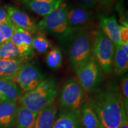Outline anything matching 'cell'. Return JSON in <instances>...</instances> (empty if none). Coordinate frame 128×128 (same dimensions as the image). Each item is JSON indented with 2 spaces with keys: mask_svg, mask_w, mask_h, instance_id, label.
I'll use <instances>...</instances> for the list:
<instances>
[{
  "mask_svg": "<svg viewBox=\"0 0 128 128\" xmlns=\"http://www.w3.org/2000/svg\"><path fill=\"white\" fill-rule=\"evenodd\" d=\"M120 93L122 98L124 110L126 114L128 113V74L123 75L120 82Z\"/></svg>",
  "mask_w": 128,
  "mask_h": 128,
  "instance_id": "cell-26",
  "label": "cell"
},
{
  "mask_svg": "<svg viewBox=\"0 0 128 128\" xmlns=\"http://www.w3.org/2000/svg\"><path fill=\"white\" fill-rule=\"evenodd\" d=\"M119 128H128V120L127 115L124 116L122 124L119 126Z\"/></svg>",
  "mask_w": 128,
  "mask_h": 128,
  "instance_id": "cell-33",
  "label": "cell"
},
{
  "mask_svg": "<svg viewBox=\"0 0 128 128\" xmlns=\"http://www.w3.org/2000/svg\"><path fill=\"white\" fill-rule=\"evenodd\" d=\"M4 7L12 24L16 27L27 30L33 35L41 32L38 23L22 10L12 5H6Z\"/></svg>",
  "mask_w": 128,
  "mask_h": 128,
  "instance_id": "cell-9",
  "label": "cell"
},
{
  "mask_svg": "<svg viewBox=\"0 0 128 128\" xmlns=\"http://www.w3.org/2000/svg\"><path fill=\"white\" fill-rule=\"evenodd\" d=\"M28 60L0 58V78L12 80Z\"/></svg>",
  "mask_w": 128,
  "mask_h": 128,
  "instance_id": "cell-15",
  "label": "cell"
},
{
  "mask_svg": "<svg viewBox=\"0 0 128 128\" xmlns=\"http://www.w3.org/2000/svg\"><path fill=\"white\" fill-rule=\"evenodd\" d=\"M76 74V80L86 93L93 92L103 81V72L92 54Z\"/></svg>",
  "mask_w": 128,
  "mask_h": 128,
  "instance_id": "cell-7",
  "label": "cell"
},
{
  "mask_svg": "<svg viewBox=\"0 0 128 128\" xmlns=\"http://www.w3.org/2000/svg\"><path fill=\"white\" fill-rule=\"evenodd\" d=\"M32 46L34 50L40 54H44L52 48V44L46 38L44 33L40 32L33 35Z\"/></svg>",
  "mask_w": 128,
  "mask_h": 128,
  "instance_id": "cell-22",
  "label": "cell"
},
{
  "mask_svg": "<svg viewBox=\"0 0 128 128\" xmlns=\"http://www.w3.org/2000/svg\"><path fill=\"white\" fill-rule=\"evenodd\" d=\"M119 46L122 50L128 55V42H121Z\"/></svg>",
  "mask_w": 128,
  "mask_h": 128,
  "instance_id": "cell-32",
  "label": "cell"
},
{
  "mask_svg": "<svg viewBox=\"0 0 128 128\" xmlns=\"http://www.w3.org/2000/svg\"><path fill=\"white\" fill-rule=\"evenodd\" d=\"M124 0H118V2H124Z\"/></svg>",
  "mask_w": 128,
  "mask_h": 128,
  "instance_id": "cell-35",
  "label": "cell"
},
{
  "mask_svg": "<svg viewBox=\"0 0 128 128\" xmlns=\"http://www.w3.org/2000/svg\"><path fill=\"white\" fill-rule=\"evenodd\" d=\"M88 100L97 115L100 128H119L128 116L120 92L115 86L96 92Z\"/></svg>",
  "mask_w": 128,
  "mask_h": 128,
  "instance_id": "cell-1",
  "label": "cell"
},
{
  "mask_svg": "<svg viewBox=\"0 0 128 128\" xmlns=\"http://www.w3.org/2000/svg\"><path fill=\"white\" fill-rule=\"evenodd\" d=\"M0 24H12L7 11L4 7H0Z\"/></svg>",
  "mask_w": 128,
  "mask_h": 128,
  "instance_id": "cell-28",
  "label": "cell"
},
{
  "mask_svg": "<svg viewBox=\"0 0 128 128\" xmlns=\"http://www.w3.org/2000/svg\"><path fill=\"white\" fill-rule=\"evenodd\" d=\"M82 4V7L92 10L98 4L99 0H78Z\"/></svg>",
  "mask_w": 128,
  "mask_h": 128,
  "instance_id": "cell-29",
  "label": "cell"
},
{
  "mask_svg": "<svg viewBox=\"0 0 128 128\" xmlns=\"http://www.w3.org/2000/svg\"><path fill=\"white\" fill-rule=\"evenodd\" d=\"M45 79L44 75L34 64L27 62L12 80L24 92L36 88Z\"/></svg>",
  "mask_w": 128,
  "mask_h": 128,
  "instance_id": "cell-8",
  "label": "cell"
},
{
  "mask_svg": "<svg viewBox=\"0 0 128 128\" xmlns=\"http://www.w3.org/2000/svg\"><path fill=\"white\" fill-rule=\"evenodd\" d=\"M86 94L76 79L67 78L60 92L59 102L62 111L80 113L81 106L86 100Z\"/></svg>",
  "mask_w": 128,
  "mask_h": 128,
  "instance_id": "cell-6",
  "label": "cell"
},
{
  "mask_svg": "<svg viewBox=\"0 0 128 128\" xmlns=\"http://www.w3.org/2000/svg\"><path fill=\"white\" fill-rule=\"evenodd\" d=\"M33 34L29 32L16 27L10 40L18 48L23 58L28 60L31 58L34 54L32 48V40Z\"/></svg>",
  "mask_w": 128,
  "mask_h": 128,
  "instance_id": "cell-10",
  "label": "cell"
},
{
  "mask_svg": "<svg viewBox=\"0 0 128 128\" xmlns=\"http://www.w3.org/2000/svg\"><path fill=\"white\" fill-rule=\"evenodd\" d=\"M116 8L118 12L120 17V23L122 26L128 27V12L124 7V2H117L116 5Z\"/></svg>",
  "mask_w": 128,
  "mask_h": 128,
  "instance_id": "cell-27",
  "label": "cell"
},
{
  "mask_svg": "<svg viewBox=\"0 0 128 128\" xmlns=\"http://www.w3.org/2000/svg\"><path fill=\"white\" fill-rule=\"evenodd\" d=\"M0 58L23 59L18 48L10 40L0 44Z\"/></svg>",
  "mask_w": 128,
  "mask_h": 128,
  "instance_id": "cell-24",
  "label": "cell"
},
{
  "mask_svg": "<svg viewBox=\"0 0 128 128\" xmlns=\"http://www.w3.org/2000/svg\"><path fill=\"white\" fill-rule=\"evenodd\" d=\"M15 28L12 24H0V44L10 40Z\"/></svg>",
  "mask_w": 128,
  "mask_h": 128,
  "instance_id": "cell-25",
  "label": "cell"
},
{
  "mask_svg": "<svg viewBox=\"0 0 128 128\" xmlns=\"http://www.w3.org/2000/svg\"><path fill=\"white\" fill-rule=\"evenodd\" d=\"M128 70V55L121 49L119 45H114L113 60V71L116 76H122Z\"/></svg>",
  "mask_w": 128,
  "mask_h": 128,
  "instance_id": "cell-21",
  "label": "cell"
},
{
  "mask_svg": "<svg viewBox=\"0 0 128 128\" xmlns=\"http://www.w3.org/2000/svg\"><path fill=\"white\" fill-rule=\"evenodd\" d=\"M114 4V0H99L98 4L102 9L105 11L109 10Z\"/></svg>",
  "mask_w": 128,
  "mask_h": 128,
  "instance_id": "cell-30",
  "label": "cell"
},
{
  "mask_svg": "<svg viewBox=\"0 0 128 128\" xmlns=\"http://www.w3.org/2000/svg\"><path fill=\"white\" fill-rule=\"evenodd\" d=\"M2 100H4V98H3V97H2V96L0 95V103H1Z\"/></svg>",
  "mask_w": 128,
  "mask_h": 128,
  "instance_id": "cell-34",
  "label": "cell"
},
{
  "mask_svg": "<svg viewBox=\"0 0 128 128\" xmlns=\"http://www.w3.org/2000/svg\"><path fill=\"white\" fill-rule=\"evenodd\" d=\"M114 53L113 43L101 30L94 32L92 54L106 76H110L113 71Z\"/></svg>",
  "mask_w": 128,
  "mask_h": 128,
  "instance_id": "cell-5",
  "label": "cell"
},
{
  "mask_svg": "<svg viewBox=\"0 0 128 128\" xmlns=\"http://www.w3.org/2000/svg\"><path fill=\"white\" fill-rule=\"evenodd\" d=\"M18 107V103L16 101L2 100L0 103V127H14Z\"/></svg>",
  "mask_w": 128,
  "mask_h": 128,
  "instance_id": "cell-14",
  "label": "cell"
},
{
  "mask_svg": "<svg viewBox=\"0 0 128 128\" xmlns=\"http://www.w3.org/2000/svg\"><path fill=\"white\" fill-rule=\"evenodd\" d=\"M58 112L56 105L53 103L38 113L33 128H52Z\"/></svg>",
  "mask_w": 128,
  "mask_h": 128,
  "instance_id": "cell-16",
  "label": "cell"
},
{
  "mask_svg": "<svg viewBox=\"0 0 128 128\" xmlns=\"http://www.w3.org/2000/svg\"><path fill=\"white\" fill-rule=\"evenodd\" d=\"M27 8L34 13L44 17L58 8L64 0H20Z\"/></svg>",
  "mask_w": 128,
  "mask_h": 128,
  "instance_id": "cell-13",
  "label": "cell"
},
{
  "mask_svg": "<svg viewBox=\"0 0 128 128\" xmlns=\"http://www.w3.org/2000/svg\"><path fill=\"white\" fill-rule=\"evenodd\" d=\"M18 1H20V0H18Z\"/></svg>",
  "mask_w": 128,
  "mask_h": 128,
  "instance_id": "cell-36",
  "label": "cell"
},
{
  "mask_svg": "<svg viewBox=\"0 0 128 128\" xmlns=\"http://www.w3.org/2000/svg\"><path fill=\"white\" fill-rule=\"evenodd\" d=\"M68 8L67 4L64 2L55 10L43 17L38 23L40 30L54 35L61 42L70 40L76 30H74L69 25L67 20Z\"/></svg>",
  "mask_w": 128,
  "mask_h": 128,
  "instance_id": "cell-3",
  "label": "cell"
},
{
  "mask_svg": "<svg viewBox=\"0 0 128 128\" xmlns=\"http://www.w3.org/2000/svg\"><path fill=\"white\" fill-rule=\"evenodd\" d=\"M120 39L121 42H128V27L120 25Z\"/></svg>",
  "mask_w": 128,
  "mask_h": 128,
  "instance_id": "cell-31",
  "label": "cell"
},
{
  "mask_svg": "<svg viewBox=\"0 0 128 128\" xmlns=\"http://www.w3.org/2000/svg\"><path fill=\"white\" fill-rule=\"evenodd\" d=\"M57 95L56 81L53 78H48L32 90L22 94L18 101L20 105L38 115L42 110L54 103Z\"/></svg>",
  "mask_w": 128,
  "mask_h": 128,
  "instance_id": "cell-2",
  "label": "cell"
},
{
  "mask_svg": "<svg viewBox=\"0 0 128 128\" xmlns=\"http://www.w3.org/2000/svg\"><path fill=\"white\" fill-rule=\"evenodd\" d=\"M52 128H83L80 120V113L62 111Z\"/></svg>",
  "mask_w": 128,
  "mask_h": 128,
  "instance_id": "cell-18",
  "label": "cell"
},
{
  "mask_svg": "<svg viewBox=\"0 0 128 128\" xmlns=\"http://www.w3.org/2000/svg\"><path fill=\"white\" fill-rule=\"evenodd\" d=\"M80 120L83 128H100L97 115L88 99H86L81 106Z\"/></svg>",
  "mask_w": 128,
  "mask_h": 128,
  "instance_id": "cell-17",
  "label": "cell"
},
{
  "mask_svg": "<svg viewBox=\"0 0 128 128\" xmlns=\"http://www.w3.org/2000/svg\"><path fill=\"white\" fill-rule=\"evenodd\" d=\"M63 62V55L60 48L55 46L51 48L46 56V63L49 68L57 70L61 67Z\"/></svg>",
  "mask_w": 128,
  "mask_h": 128,
  "instance_id": "cell-23",
  "label": "cell"
},
{
  "mask_svg": "<svg viewBox=\"0 0 128 128\" xmlns=\"http://www.w3.org/2000/svg\"><path fill=\"white\" fill-rule=\"evenodd\" d=\"M94 12L92 10L84 7H76L70 8L67 12V20L69 25L74 30L88 24L93 19Z\"/></svg>",
  "mask_w": 128,
  "mask_h": 128,
  "instance_id": "cell-12",
  "label": "cell"
},
{
  "mask_svg": "<svg viewBox=\"0 0 128 128\" xmlns=\"http://www.w3.org/2000/svg\"><path fill=\"white\" fill-rule=\"evenodd\" d=\"M38 115L23 106H18L16 113L15 128H33Z\"/></svg>",
  "mask_w": 128,
  "mask_h": 128,
  "instance_id": "cell-20",
  "label": "cell"
},
{
  "mask_svg": "<svg viewBox=\"0 0 128 128\" xmlns=\"http://www.w3.org/2000/svg\"><path fill=\"white\" fill-rule=\"evenodd\" d=\"M94 32L79 28L75 31L70 39L71 42L69 50V60L72 70L75 72L87 61L92 55Z\"/></svg>",
  "mask_w": 128,
  "mask_h": 128,
  "instance_id": "cell-4",
  "label": "cell"
},
{
  "mask_svg": "<svg viewBox=\"0 0 128 128\" xmlns=\"http://www.w3.org/2000/svg\"><path fill=\"white\" fill-rule=\"evenodd\" d=\"M22 94V90L13 80L0 78V95L4 100L17 102Z\"/></svg>",
  "mask_w": 128,
  "mask_h": 128,
  "instance_id": "cell-19",
  "label": "cell"
},
{
  "mask_svg": "<svg viewBox=\"0 0 128 128\" xmlns=\"http://www.w3.org/2000/svg\"><path fill=\"white\" fill-rule=\"evenodd\" d=\"M99 26L101 31L111 40L114 45H119L120 25L114 15L106 16L100 14L98 16Z\"/></svg>",
  "mask_w": 128,
  "mask_h": 128,
  "instance_id": "cell-11",
  "label": "cell"
}]
</instances>
